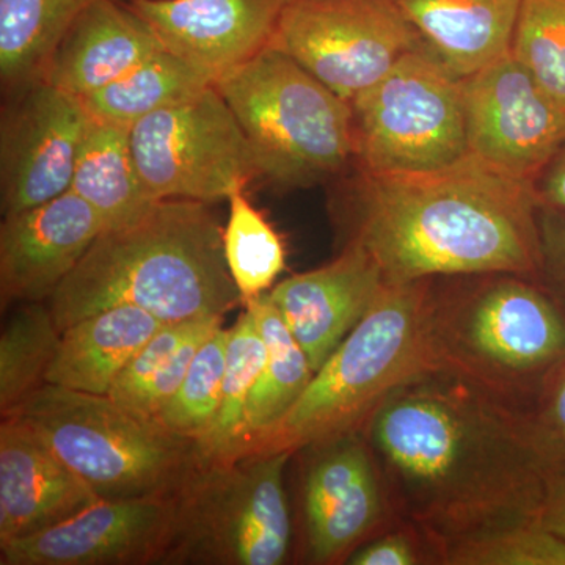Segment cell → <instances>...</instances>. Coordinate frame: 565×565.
Listing matches in <instances>:
<instances>
[{
  "label": "cell",
  "instance_id": "obj_1",
  "mask_svg": "<svg viewBox=\"0 0 565 565\" xmlns=\"http://www.w3.org/2000/svg\"><path fill=\"white\" fill-rule=\"evenodd\" d=\"M360 430L396 515L426 535L437 564L471 535L537 523L565 465L533 414L441 370L394 390Z\"/></svg>",
  "mask_w": 565,
  "mask_h": 565
},
{
  "label": "cell",
  "instance_id": "obj_2",
  "mask_svg": "<svg viewBox=\"0 0 565 565\" xmlns=\"http://www.w3.org/2000/svg\"><path fill=\"white\" fill-rule=\"evenodd\" d=\"M356 180L341 210L345 243L373 256L386 285L497 273L539 281L534 184L471 154L434 172Z\"/></svg>",
  "mask_w": 565,
  "mask_h": 565
},
{
  "label": "cell",
  "instance_id": "obj_3",
  "mask_svg": "<svg viewBox=\"0 0 565 565\" xmlns=\"http://www.w3.org/2000/svg\"><path fill=\"white\" fill-rule=\"evenodd\" d=\"M118 305L166 323L223 318L243 305L210 204L161 200L137 221L104 230L50 300L61 332Z\"/></svg>",
  "mask_w": 565,
  "mask_h": 565
},
{
  "label": "cell",
  "instance_id": "obj_4",
  "mask_svg": "<svg viewBox=\"0 0 565 565\" xmlns=\"http://www.w3.org/2000/svg\"><path fill=\"white\" fill-rule=\"evenodd\" d=\"M429 323L438 370L530 414L565 360V311L525 275L433 278Z\"/></svg>",
  "mask_w": 565,
  "mask_h": 565
},
{
  "label": "cell",
  "instance_id": "obj_5",
  "mask_svg": "<svg viewBox=\"0 0 565 565\" xmlns=\"http://www.w3.org/2000/svg\"><path fill=\"white\" fill-rule=\"evenodd\" d=\"M430 286L433 278L385 285L255 452L296 455L355 433L394 390L438 370L429 323Z\"/></svg>",
  "mask_w": 565,
  "mask_h": 565
},
{
  "label": "cell",
  "instance_id": "obj_6",
  "mask_svg": "<svg viewBox=\"0 0 565 565\" xmlns=\"http://www.w3.org/2000/svg\"><path fill=\"white\" fill-rule=\"evenodd\" d=\"M2 418L25 424L102 500L174 497L202 467L195 441L107 394L44 384Z\"/></svg>",
  "mask_w": 565,
  "mask_h": 565
},
{
  "label": "cell",
  "instance_id": "obj_7",
  "mask_svg": "<svg viewBox=\"0 0 565 565\" xmlns=\"http://www.w3.org/2000/svg\"><path fill=\"white\" fill-rule=\"evenodd\" d=\"M255 152L259 173L311 188L355 159L351 103L285 52L267 47L215 82Z\"/></svg>",
  "mask_w": 565,
  "mask_h": 565
},
{
  "label": "cell",
  "instance_id": "obj_8",
  "mask_svg": "<svg viewBox=\"0 0 565 565\" xmlns=\"http://www.w3.org/2000/svg\"><path fill=\"white\" fill-rule=\"evenodd\" d=\"M292 456L253 452L202 465L174 494L177 519L163 563H285L292 537L285 471Z\"/></svg>",
  "mask_w": 565,
  "mask_h": 565
},
{
  "label": "cell",
  "instance_id": "obj_9",
  "mask_svg": "<svg viewBox=\"0 0 565 565\" xmlns=\"http://www.w3.org/2000/svg\"><path fill=\"white\" fill-rule=\"evenodd\" d=\"M351 106L360 172H434L470 154L462 79L424 43Z\"/></svg>",
  "mask_w": 565,
  "mask_h": 565
},
{
  "label": "cell",
  "instance_id": "obj_10",
  "mask_svg": "<svg viewBox=\"0 0 565 565\" xmlns=\"http://www.w3.org/2000/svg\"><path fill=\"white\" fill-rule=\"evenodd\" d=\"M129 139L141 184L154 202L228 200L262 177L244 129L215 85L143 118Z\"/></svg>",
  "mask_w": 565,
  "mask_h": 565
},
{
  "label": "cell",
  "instance_id": "obj_11",
  "mask_svg": "<svg viewBox=\"0 0 565 565\" xmlns=\"http://www.w3.org/2000/svg\"><path fill=\"white\" fill-rule=\"evenodd\" d=\"M422 43L396 0H291L270 47L352 103Z\"/></svg>",
  "mask_w": 565,
  "mask_h": 565
},
{
  "label": "cell",
  "instance_id": "obj_12",
  "mask_svg": "<svg viewBox=\"0 0 565 565\" xmlns=\"http://www.w3.org/2000/svg\"><path fill=\"white\" fill-rule=\"evenodd\" d=\"M468 152L537 184L565 143V103L512 52L462 79Z\"/></svg>",
  "mask_w": 565,
  "mask_h": 565
},
{
  "label": "cell",
  "instance_id": "obj_13",
  "mask_svg": "<svg viewBox=\"0 0 565 565\" xmlns=\"http://www.w3.org/2000/svg\"><path fill=\"white\" fill-rule=\"evenodd\" d=\"M303 482L308 563L341 564L401 522L362 430L311 446Z\"/></svg>",
  "mask_w": 565,
  "mask_h": 565
},
{
  "label": "cell",
  "instance_id": "obj_14",
  "mask_svg": "<svg viewBox=\"0 0 565 565\" xmlns=\"http://www.w3.org/2000/svg\"><path fill=\"white\" fill-rule=\"evenodd\" d=\"M90 115L79 99L40 81L3 115L2 214H18L68 192Z\"/></svg>",
  "mask_w": 565,
  "mask_h": 565
},
{
  "label": "cell",
  "instance_id": "obj_15",
  "mask_svg": "<svg viewBox=\"0 0 565 565\" xmlns=\"http://www.w3.org/2000/svg\"><path fill=\"white\" fill-rule=\"evenodd\" d=\"M174 519V497L99 500L58 525L0 544V564L163 563Z\"/></svg>",
  "mask_w": 565,
  "mask_h": 565
},
{
  "label": "cell",
  "instance_id": "obj_16",
  "mask_svg": "<svg viewBox=\"0 0 565 565\" xmlns=\"http://www.w3.org/2000/svg\"><path fill=\"white\" fill-rule=\"evenodd\" d=\"M291 0H131L162 44L212 82L239 68L273 43Z\"/></svg>",
  "mask_w": 565,
  "mask_h": 565
},
{
  "label": "cell",
  "instance_id": "obj_17",
  "mask_svg": "<svg viewBox=\"0 0 565 565\" xmlns=\"http://www.w3.org/2000/svg\"><path fill=\"white\" fill-rule=\"evenodd\" d=\"M104 228L102 215L73 191L6 215L0 226L3 307L51 300Z\"/></svg>",
  "mask_w": 565,
  "mask_h": 565
},
{
  "label": "cell",
  "instance_id": "obj_18",
  "mask_svg": "<svg viewBox=\"0 0 565 565\" xmlns=\"http://www.w3.org/2000/svg\"><path fill=\"white\" fill-rule=\"evenodd\" d=\"M386 285L362 245L345 243L332 263L274 285L269 297L313 371L359 326Z\"/></svg>",
  "mask_w": 565,
  "mask_h": 565
},
{
  "label": "cell",
  "instance_id": "obj_19",
  "mask_svg": "<svg viewBox=\"0 0 565 565\" xmlns=\"http://www.w3.org/2000/svg\"><path fill=\"white\" fill-rule=\"evenodd\" d=\"M102 500L25 424H0V544L65 522Z\"/></svg>",
  "mask_w": 565,
  "mask_h": 565
},
{
  "label": "cell",
  "instance_id": "obj_20",
  "mask_svg": "<svg viewBox=\"0 0 565 565\" xmlns=\"http://www.w3.org/2000/svg\"><path fill=\"white\" fill-rule=\"evenodd\" d=\"M147 22L115 0H99L70 29L43 81L81 99L162 51Z\"/></svg>",
  "mask_w": 565,
  "mask_h": 565
},
{
  "label": "cell",
  "instance_id": "obj_21",
  "mask_svg": "<svg viewBox=\"0 0 565 565\" xmlns=\"http://www.w3.org/2000/svg\"><path fill=\"white\" fill-rule=\"evenodd\" d=\"M405 18L459 79L509 54L522 0H396Z\"/></svg>",
  "mask_w": 565,
  "mask_h": 565
},
{
  "label": "cell",
  "instance_id": "obj_22",
  "mask_svg": "<svg viewBox=\"0 0 565 565\" xmlns=\"http://www.w3.org/2000/svg\"><path fill=\"white\" fill-rule=\"evenodd\" d=\"M166 322L132 305H118L63 330L47 384L107 394L136 353Z\"/></svg>",
  "mask_w": 565,
  "mask_h": 565
},
{
  "label": "cell",
  "instance_id": "obj_23",
  "mask_svg": "<svg viewBox=\"0 0 565 565\" xmlns=\"http://www.w3.org/2000/svg\"><path fill=\"white\" fill-rule=\"evenodd\" d=\"M129 132L90 117L77 151L70 191L102 215L104 230L137 221L156 203L141 184Z\"/></svg>",
  "mask_w": 565,
  "mask_h": 565
},
{
  "label": "cell",
  "instance_id": "obj_24",
  "mask_svg": "<svg viewBox=\"0 0 565 565\" xmlns=\"http://www.w3.org/2000/svg\"><path fill=\"white\" fill-rule=\"evenodd\" d=\"M221 326L223 318L166 323L128 363L109 396L141 418L154 422L180 388L196 352Z\"/></svg>",
  "mask_w": 565,
  "mask_h": 565
},
{
  "label": "cell",
  "instance_id": "obj_25",
  "mask_svg": "<svg viewBox=\"0 0 565 565\" xmlns=\"http://www.w3.org/2000/svg\"><path fill=\"white\" fill-rule=\"evenodd\" d=\"M99 0H0V77L3 87L43 81L52 55L82 14Z\"/></svg>",
  "mask_w": 565,
  "mask_h": 565
},
{
  "label": "cell",
  "instance_id": "obj_26",
  "mask_svg": "<svg viewBox=\"0 0 565 565\" xmlns=\"http://www.w3.org/2000/svg\"><path fill=\"white\" fill-rule=\"evenodd\" d=\"M266 362V344L255 316L245 308L230 327L221 404L211 429L196 444L200 463H230L253 455L247 407Z\"/></svg>",
  "mask_w": 565,
  "mask_h": 565
},
{
  "label": "cell",
  "instance_id": "obj_27",
  "mask_svg": "<svg viewBox=\"0 0 565 565\" xmlns=\"http://www.w3.org/2000/svg\"><path fill=\"white\" fill-rule=\"evenodd\" d=\"M255 316L256 326L266 344V362L253 388L247 407V423L253 452L281 419L289 414L310 385L315 371L307 353L282 322L269 294L245 305Z\"/></svg>",
  "mask_w": 565,
  "mask_h": 565
},
{
  "label": "cell",
  "instance_id": "obj_28",
  "mask_svg": "<svg viewBox=\"0 0 565 565\" xmlns=\"http://www.w3.org/2000/svg\"><path fill=\"white\" fill-rule=\"evenodd\" d=\"M214 82L172 52L162 50L121 79L81 98L95 120L131 129L156 111L193 98Z\"/></svg>",
  "mask_w": 565,
  "mask_h": 565
},
{
  "label": "cell",
  "instance_id": "obj_29",
  "mask_svg": "<svg viewBox=\"0 0 565 565\" xmlns=\"http://www.w3.org/2000/svg\"><path fill=\"white\" fill-rule=\"evenodd\" d=\"M51 307L22 303L0 334V412L10 415L47 384V371L61 343Z\"/></svg>",
  "mask_w": 565,
  "mask_h": 565
},
{
  "label": "cell",
  "instance_id": "obj_30",
  "mask_svg": "<svg viewBox=\"0 0 565 565\" xmlns=\"http://www.w3.org/2000/svg\"><path fill=\"white\" fill-rule=\"evenodd\" d=\"M228 222L223 228V253L236 282L243 307L269 292L286 266L280 236L245 195V189L228 199Z\"/></svg>",
  "mask_w": 565,
  "mask_h": 565
},
{
  "label": "cell",
  "instance_id": "obj_31",
  "mask_svg": "<svg viewBox=\"0 0 565 565\" xmlns=\"http://www.w3.org/2000/svg\"><path fill=\"white\" fill-rule=\"evenodd\" d=\"M228 343L230 329L223 326L204 341L180 388L156 416L159 426L195 445L202 440L217 416Z\"/></svg>",
  "mask_w": 565,
  "mask_h": 565
},
{
  "label": "cell",
  "instance_id": "obj_32",
  "mask_svg": "<svg viewBox=\"0 0 565 565\" xmlns=\"http://www.w3.org/2000/svg\"><path fill=\"white\" fill-rule=\"evenodd\" d=\"M445 565H565V541L539 523L494 527L446 546Z\"/></svg>",
  "mask_w": 565,
  "mask_h": 565
},
{
  "label": "cell",
  "instance_id": "obj_33",
  "mask_svg": "<svg viewBox=\"0 0 565 565\" xmlns=\"http://www.w3.org/2000/svg\"><path fill=\"white\" fill-rule=\"evenodd\" d=\"M511 52L565 103V0H522Z\"/></svg>",
  "mask_w": 565,
  "mask_h": 565
},
{
  "label": "cell",
  "instance_id": "obj_34",
  "mask_svg": "<svg viewBox=\"0 0 565 565\" xmlns=\"http://www.w3.org/2000/svg\"><path fill=\"white\" fill-rule=\"evenodd\" d=\"M349 565L437 564L434 546L408 522H397L360 545L345 561Z\"/></svg>",
  "mask_w": 565,
  "mask_h": 565
},
{
  "label": "cell",
  "instance_id": "obj_35",
  "mask_svg": "<svg viewBox=\"0 0 565 565\" xmlns=\"http://www.w3.org/2000/svg\"><path fill=\"white\" fill-rule=\"evenodd\" d=\"M541 273L539 282L565 311V212L541 206Z\"/></svg>",
  "mask_w": 565,
  "mask_h": 565
},
{
  "label": "cell",
  "instance_id": "obj_36",
  "mask_svg": "<svg viewBox=\"0 0 565 565\" xmlns=\"http://www.w3.org/2000/svg\"><path fill=\"white\" fill-rule=\"evenodd\" d=\"M531 414L546 444L565 462V360L545 382Z\"/></svg>",
  "mask_w": 565,
  "mask_h": 565
},
{
  "label": "cell",
  "instance_id": "obj_37",
  "mask_svg": "<svg viewBox=\"0 0 565 565\" xmlns=\"http://www.w3.org/2000/svg\"><path fill=\"white\" fill-rule=\"evenodd\" d=\"M541 206L565 212V143L535 184Z\"/></svg>",
  "mask_w": 565,
  "mask_h": 565
},
{
  "label": "cell",
  "instance_id": "obj_38",
  "mask_svg": "<svg viewBox=\"0 0 565 565\" xmlns=\"http://www.w3.org/2000/svg\"><path fill=\"white\" fill-rule=\"evenodd\" d=\"M537 523L565 541V465L550 486Z\"/></svg>",
  "mask_w": 565,
  "mask_h": 565
}]
</instances>
